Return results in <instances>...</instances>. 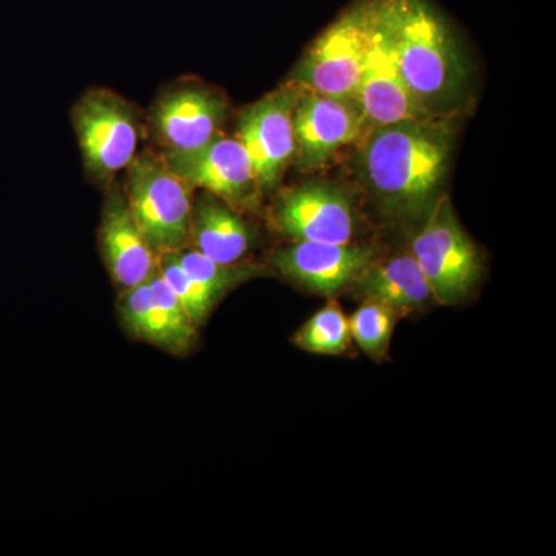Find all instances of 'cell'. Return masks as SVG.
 I'll list each match as a JSON object with an SVG mask.
<instances>
[{"instance_id": "obj_9", "label": "cell", "mask_w": 556, "mask_h": 556, "mask_svg": "<svg viewBox=\"0 0 556 556\" xmlns=\"http://www.w3.org/2000/svg\"><path fill=\"white\" fill-rule=\"evenodd\" d=\"M367 130V121L354 98L303 90L294 109V156L302 169H318L339 149L364 138Z\"/></svg>"}, {"instance_id": "obj_16", "label": "cell", "mask_w": 556, "mask_h": 556, "mask_svg": "<svg viewBox=\"0 0 556 556\" xmlns=\"http://www.w3.org/2000/svg\"><path fill=\"white\" fill-rule=\"evenodd\" d=\"M354 283L365 299L378 300L399 316L417 313L437 302L413 254L394 255L382 262L375 258Z\"/></svg>"}, {"instance_id": "obj_3", "label": "cell", "mask_w": 556, "mask_h": 556, "mask_svg": "<svg viewBox=\"0 0 556 556\" xmlns=\"http://www.w3.org/2000/svg\"><path fill=\"white\" fill-rule=\"evenodd\" d=\"M376 27L375 0H354L321 33L289 83L329 97L354 98L367 65Z\"/></svg>"}, {"instance_id": "obj_13", "label": "cell", "mask_w": 556, "mask_h": 556, "mask_svg": "<svg viewBox=\"0 0 556 556\" xmlns=\"http://www.w3.org/2000/svg\"><path fill=\"white\" fill-rule=\"evenodd\" d=\"M375 2V35H372L367 65L362 73L356 97H354L367 121L368 130L388 126V124L402 123V121L437 118L422 108L402 78L388 46L386 33L380 25L378 0Z\"/></svg>"}, {"instance_id": "obj_7", "label": "cell", "mask_w": 556, "mask_h": 556, "mask_svg": "<svg viewBox=\"0 0 556 556\" xmlns=\"http://www.w3.org/2000/svg\"><path fill=\"white\" fill-rule=\"evenodd\" d=\"M302 91L288 83L249 105L241 115L237 137L251 159L260 192L276 189L294 159V109Z\"/></svg>"}, {"instance_id": "obj_21", "label": "cell", "mask_w": 556, "mask_h": 556, "mask_svg": "<svg viewBox=\"0 0 556 556\" xmlns=\"http://www.w3.org/2000/svg\"><path fill=\"white\" fill-rule=\"evenodd\" d=\"M159 270L179 299V302L185 306L190 320L193 321L197 328H200L206 321L214 306L217 305L218 300L181 268V265L175 258L174 252L160 255Z\"/></svg>"}, {"instance_id": "obj_20", "label": "cell", "mask_w": 556, "mask_h": 556, "mask_svg": "<svg viewBox=\"0 0 556 556\" xmlns=\"http://www.w3.org/2000/svg\"><path fill=\"white\" fill-rule=\"evenodd\" d=\"M399 314L378 300L365 299L350 321L351 339L375 361H382L390 350Z\"/></svg>"}, {"instance_id": "obj_18", "label": "cell", "mask_w": 556, "mask_h": 556, "mask_svg": "<svg viewBox=\"0 0 556 556\" xmlns=\"http://www.w3.org/2000/svg\"><path fill=\"white\" fill-rule=\"evenodd\" d=\"M350 321L338 303L329 302L295 332L300 350L321 356H339L351 343Z\"/></svg>"}, {"instance_id": "obj_2", "label": "cell", "mask_w": 556, "mask_h": 556, "mask_svg": "<svg viewBox=\"0 0 556 556\" xmlns=\"http://www.w3.org/2000/svg\"><path fill=\"white\" fill-rule=\"evenodd\" d=\"M380 25L402 78L437 118L464 98L467 68L452 25L431 0H378Z\"/></svg>"}, {"instance_id": "obj_15", "label": "cell", "mask_w": 556, "mask_h": 556, "mask_svg": "<svg viewBox=\"0 0 556 556\" xmlns=\"http://www.w3.org/2000/svg\"><path fill=\"white\" fill-rule=\"evenodd\" d=\"M190 241L207 258L233 265L248 254L252 232L236 207L204 192L192 204Z\"/></svg>"}, {"instance_id": "obj_12", "label": "cell", "mask_w": 556, "mask_h": 556, "mask_svg": "<svg viewBox=\"0 0 556 556\" xmlns=\"http://www.w3.org/2000/svg\"><path fill=\"white\" fill-rule=\"evenodd\" d=\"M228 102L217 91L186 84L163 91L150 110V127L164 152H188L217 137Z\"/></svg>"}, {"instance_id": "obj_5", "label": "cell", "mask_w": 556, "mask_h": 556, "mask_svg": "<svg viewBox=\"0 0 556 556\" xmlns=\"http://www.w3.org/2000/svg\"><path fill=\"white\" fill-rule=\"evenodd\" d=\"M417 226L412 254L434 300L442 305L464 302L481 280L482 260L477 244L460 226L448 197H439Z\"/></svg>"}, {"instance_id": "obj_1", "label": "cell", "mask_w": 556, "mask_h": 556, "mask_svg": "<svg viewBox=\"0 0 556 556\" xmlns=\"http://www.w3.org/2000/svg\"><path fill=\"white\" fill-rule=\"evenodd\" d=\"M452 149L447 118L402 121L368 130L361 170L380 214L390 222L419 225L442 195Z\"/></svg>"}, {"instance_id": "obj_6", "label": "cell", "mask_w": 556, "mask_h": 556, "mask_svg": "<svg viewBox=\"0 0 556 556\" xmlns=\"http://www.w3.org/2000/svg\"><path fill=\"white\" fill-rule=\"evenodd\" d=\"M72 123L87 177L97 185H110L137 156V112L115 91L87 90L72 110Z\"/></svg>"}, {"instance_id": "obj_11", "label": "cell", "mask_w": 556, "mask_h": 556, "mask_svg": "<svg viewBox=\"0 0 556 556\" xmlns=\"http://www.w3.org/2000/svg\"><path fill=\"white\" fill-rule=\"evenodd\" d=\"M375 258V251L368 247L294 241L276 249L270 254L269 265L298 287L332 298L354 283Z\"/></svg>"}, {"instance_id": "obj_14", "label": "cell", "mask_w": 556, "mask_h": 556, "mask_svg": "<svg viewBox=\"0 0 556 556\" xmlns=\"http://www.w3.org/2000/svg\"><path fill=\"white\" fill-rule=\"evenodd\" d=\"M100 241L105 266L121 291L144 283L159 269V255L142 236L119 190L105 200Z\"/></svg>"}, {"instance_id": "obj_4", "label": "cell", "mask_w": 556, "mask_h": 556, "mask_svg": "<svg viewBox=\"0 0 556 556\" xmlns=\"http://www.w3.org/2000/svg\"><path fill=\"white\" fill-rule=\"evenodd\" d=\"M126 199L135 223L156 255L189 247L192 188L163 155L146 152L127 167Z\"/></svg>"}, {"instance_id": "obj_8", "label": "cell", "mask_w": 556, "mask_h": 556, "mask_svg": "<svg viewBox=\"0 0 556 556\" xmlns=\"http://www.w3.org/2000/svg\"><path fill=\"white\" fill-rule=\"evenodd\" d=\"M161 155L192 189H203L232 207H252L257 201V178L239 137L218 134L199 149Z\"/></svg>"}, {"instance_id": "obj_10", "label": "cell", "mask_w": 556, "mask_h": 556, "mask_svg": "<svg viewBox=\"0 0 556 556\" xmlns=\"http://www.w3.org/2000/svg\"><path fill=\"white\" fill-rule=\"evenodd\" d=\"M278 232L295 241L351 243L356 212L343 190L311 182L281 193L273 212Z\"/></svg>"}, {"instance_id": "obj_17", "label": "cell", "mask_w": 556, "mask_h": 556, "mask_svg": "<svg viewBox=\"0 0 556 556\" xmlns=\"http://www.w3.org/2000/svg\"><path fill=\"white\" fill-rule=\"evenodd\" d=\"M124 328L134 338L144 340L169 351L172 354H186L197 343V328L181 327L153 299L149 278L144 283L126 289L118 305Z\"/></svg>"}, {"instance_id": "obj_19", "label": "cell", "mask_w": 556, "mask_h": 556, "mask_svg": "<svg viewBox=\"0 0 556 556\" xmlns=\"http://www.w3.org/2000/svg\"><path fill=\"white\" fill-rule=\"evenodd\" d=\"M174 255L181 268L217 300L222 299L230 289L239 287L243 281L266 273L260 266L239 265V263L222 265V263L207 258L195 248H182L181 251L174 252Z\"/></svg>"}]
</instances>
